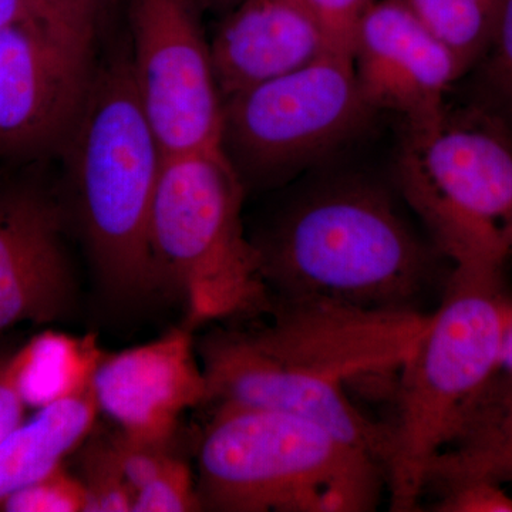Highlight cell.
<instances>
[{"label": "cell", "mask_w": 512, "mask_h": 512, "mask_svg": "<svg viewBox=\"0 0 512 512\" xmlns=\"http://www.w3.org/2000/svg\"><path fill=\"white\" fill-rule=\"evenodd\" d=\"M431 510L440 512H512V497L504 485L471 480L440 491Z\"/></svg>", "instance_id": "cell-25"}, {"label": "cell", "mask_w": 512, "mask_h": 512, "mask_svg": "<svg viewBox=\"0 0 512 512\" xmlns=\"http://www.w3.org/2000/svg\"><path fill=\"white\" fill-rule=\"evenodd\" d=\"M493 77L512 114V0L498 6L493 43Z\"/></svg>", "instance_id": "cell-27"}, {"label": "cell", "mask_w": 512, "mask_h": 512, "mask_svg": "<svg viewBox=\"0 0 512 512\" xmlns=\"http://www.w3.org/2000/svg\"><path fill=\"white\" fill-rule=\"evenodd\" d=\"M245 195L222 148L164 156L151 207V255L160 292L183 302L191 328L271 309L242 220Z\"/></svg>", "instance_id": "cell-5"}, {"label": "cell", "mask_w": 512, "mask_h": 512, "mask_svg": "<svg viewBox=\"0 0 512 512\" xmlns=\"http://www.w3.org/2000/svg\"><path fill=\"white\" fill-rule=\"evenodd\" d=\"M511 256H512V249H511Z\"/></svg>", "instance_id": "cell-32"}, {"label": "cell", "mask_w": 512, "mask_h": 512, "mask_svg": "<svg viewBox=\"0 0 512 512\" xmlns=\"http://www.w3.org/2000/svg\"><path fill=\"white\" fill-rule=\"evenodd\" d=\"M268 322L239 328L291 369L323 382L399 370L429 326L431 313L373 311L319 298L276 299Z\"/></svg>", "instance_id": "cell-10"}, {"label": "cell", "mask_w": 512, "mask_h": 512, "mask_svg": "<svg viewBox=\"0 0 512 512\" xmlns=\"http://www.w3.org/2000/svg\"><path fill=\"white\" fill-rule=\"evenodd\" d=\"M100 412L93 382L40 407L0 444V504L62 466L90 436Z\"/></svg>", "instance_id": "cell-17"}, {"label": "cell", "mask_w": 512, "mask_h": 512, "mask_svg": "<svg viewBox=\"0 0 512 512\" xmlns=\"http://www.w3.org/2000/svg\"><path fill=\"white\" fill-rule=\"evenodd\" d=\"M504 369L512 370V323L511 328L508 330L507 340H505V348L503 353V365Z\"/></svg>", "instance_id": "cell-30"}, {"label": "cell", "mask_w": 512, "mask_h": 512, "mask_svg": "<svg viewBox=\"0 0 512 512\" xmlns=\"http://www.w3.org/2000/svg\"><path fill=\"white\" fill-rule=\"evenodd\" d=\"M128 64L164 156L222 148L224 99L194 0H133Z\"/></svg>", "instance_id": "cell-8"}, {"label": "cell", "mask_w": 512, "mask_h": 512, "mask_svg": "<svg viewBox=\"0 0 512 512\" xmlns=\"http://www.w3.org/2000/svg\"><path fill=\"white\" fill-rule=\"evenodd\" d=\"M39 164L8 165L0 177V335L19 323L67 318L76 303L69 224Z\"/></svg>", "instance_id": "cell-11"}, {"label": "cell", "mask_w": 512, "mask_h": 512, "mask_svg": "<svg viewBox=\"0 0 512 512\" xmlns=\"http://www.w3.org/2000/svg\"><path fill=\"white\" fill-rule=\"evenodd\" d=\"M197 352L207 379V404L237 403L303 417L386 468L392 444L389 424L360 412L346 386L285 366L252 345L234 326L211 330L198 343Z\"/></svg>", "instance_id": "cell-12"}, {"label": "cell", "mask_w": 512, "mask_h": 512, "mask_svg": "<svg viewBox=\"0 0 512 512\" xmlns=\"http://www.w3.org/2000/svg\"><path fill=\"white\" fill-rule=\"evenodd\" d=\"M476 2L495 13V18H497L498 6H500L501 0H476Z\"/></svg>", "instance_id": "cell-31"}, {"label": "cell", "mask_w": 512, "mask_h": 512, "mask_svg": "<svg viewBox=\"0 0 512 512\" xmlns=\"http://www.w3.org/2000/svg\"><path fill=\"white\" fill-rule=\"evenodd\" d=\"M471 480L512 484V370L501 367L468 406L456 433L430 461L424 491Z\"/></svg>", "instance_id": "cell-16"}, {"label": "cell", "mask_w": 512, "mask_h": 512, "mask_svg": "<svg viewBox=\"0 0 512 512\" xmlns=\"http://www.w3.org/2000/svg\"><path fill=\"white\" fill-rule=\"evenodd\" d=\"M397 191L446 258L488 229L512 249V146L494 128L444 106L403 121Z\"/></svg>", "instance_id": "cell-7"}, {"label": "cell", "mask_w": 512, "mask_h": 512, "mask_svg": "<svg viewBox=\"0 0 512 512\" xmlns=\"http://www.w3.org/2000/svg\"><path fill=\"white\" fill-rule=\"evenodd\" d=\"M32 356V342L0 353V444L25 421L28 407L23 393V377Z\"/></svg>", "instance_id": "cell-23"}, {"label": "cell", "mask_w": 512, "mask_h": 512, "mask_svg": "<svg viewBox=\"0 0 512 512\" xmlns=\"http://www.w3.org/2000/svg\"><path fill=\"white\" fill-rule=\"evenodd\" d=\"M386 468L293 414L215 403L198 450L197 493L204 511L369 512L377 510Z\"/></svg>", "instance_id": "cell-4"}, {"label": "cell", "mask_w": 512, "mask_h": 512, "mask_svg": "<svg viewBox=\"0 0 512 512\" xmlns=\"http://www.w3.org/2000/svg\"><path fill=\"white\" fill-rule=\"evenodd\" d=\"M373 111L352 56L326 53L225 99L222 151L247 194L284 188L352 140Z\"/></svg>", "instance_id": "cell-6"}, {"label": "cell", "mask_w": 512, "mask_h": 512, "mask_svg": "<svg viewBox=\"0 0 512 512\" xmlns=\"http://www.w3.org/2000/svg\"><path fill=\"white\" fill-rule=\"evenodd\" d=\"M430 35L470 66L493 43L495 13L476 0H399Z\"/></svg>", "instance_id": "cell-19"}, {"label": "cell", "mask_w": 512, "mask_h": 512, "mask_svg": "<svg viewBox=\"0 0 512 512\" xmlns=\"http://www.w3.org/2000/svg\"><path fill=\"white\" fill-rule=\"evenodd\" d=\"M211 40L222 99L296 72L330 53L306 0H244Z\"/></svg>", "instance_id": "cell-15"}, {"label": "cell", "mask_w": 512, "mask_h": 512, "mask_svg": "<svg viewBox=\"0 0 512 512\" xmlns=\"http://www.w3.org/2000/svg\"><path fill=\"white\" fill-rule=\"evenodd\" d=\"M62 158L57 188L93 274L113 302L160 292L150 248V215L164 154L131 82L128 52L94 72Z\"/></svg>", "instance_id": "cell-2"}, {"label": "cell", "mask_w": 512, "mask_h": 512, "mask_svg": "<svg viewBox=\"0 0 512 512\" xmlns=\"http://www.w3.org/2000/svg\"><path fill=\"white\" fill-rule=\"evenodd\" d=\"M134 512L202 511L190 467L175 457L163 473L134 494Z\"/></svg>", "instance_id": "cell-22"}, {"label": "cell", "mask_w": 512, "mask_h": 512, "mask_svg": "<svg viewBox=\"0 0 512 512\" xmlns=\"http://www.w3.org/2000/svg\"><path fill=\"white\" fill-rule=\"evenodd\" d=\"M96 67L93 46L50 28H0V163L57 157L79 119Z\"/></svg>", "instance_id": "cell-9"}, {"label": "cell", "mask_w": 512, "mask_h": 512, "mask_svg": "<svg viewBox=\"0 0 512 512\" xmlns=\"http://www.w3.org/2000/svg\"><path fill=\"white\" fill-rule=\"evenodd\" d=\"M194 330L184 322L144 345L104 353L94 375L97 402L121 433L147 443H171L180 417L207 404Z\"/></svg>", "instance_id": "cell-13"}, {"label": "cell", "mask_w": 512, "mask_h": 512, "mask_svg": "<svg viewBox=\"0 0 512 512\" xmlns=\"http://www.w3.org/2000/svg\"><path fill=\"white\" fill-rule=\"evenodd\" d=\"M376 0H306L328 37L330 52L352 56L360 19Z\"/></svg>", "instance_id": "cell-24"}, {"label": "cell", "mask_w": 512, "mask_h": 512, "mask_svg": "<svg viewBox=\"0 0 512 512\" xmlns=\"http://www.w3.org/2000/svg\"><path fill=\"white\" fill-rule=\"evenodd\" d=\"M32 356L23 377L28 406L45 404L93 382L104 350L93 335L47 332L30 339Z\"/></svg>", "instance_id": "cell-18"}, {"label": "cell", "mask_w": 512, "mask_h": 512, "mask_svg": "<svg viewBox=\"0 0 512 512\" xmlns=\"http://www.w3.org/2000/svg\"><path fill=\"white\" fill-rule=\"evenodd\" d=\"M79 460V478L87 495L86 512L133 511V490L111 439L84 441Z\"/></svg>", "instance_id": "cell-20"}, {"label": "cell", "mask_w": 512, "mask_h": 512, "mask_svg": "<svg viewBox=\"0 0 512 512\" xmlns=\"http://www.w3.org/2000/svg\"><path fill=\"white\" fill-rule=\"evenodd\" d=\"M406 208L402 195L363 175L296 185L248 232L271 298L431 313L451 262Z\"/></svg>", "instance_id": "cell-1"}, {"label": "cell", "mask_w": 512, "mask_h": 512, "mask_svg": "<svg viewBox=\"0 0 512 512\" xmlns=\"http://www.w3.org/2000/svg\"><path fill=\"white\" fill-rule=\"evenodd\" d=\"M87 495L79 477L57 467L35 483L10 494L0 511L5 512H86Z\"/></svg>", "instance_id": "cell-21"}, {"label": "cell", "mask_w": 512, "mask_h": 512, "mask_svg": "<svg viewBox=\"0 0 512 512\" xmlns=\"http://www.w3.org/2000/svg\"><path fill=\"white\" fill-rule=\"evenodd\" d=\"M352 63L367 104L403 121L443 109L447 90L467 70L399 0H376L367 9L353 37Z\"/></svg>", "instance_id": "cell-14"}, {"label": "cell", "mask_w": 512, "mask_h": 512, "mask_svg": "<svg viewBox=\"0 0 512 512\" xmlns=\"http://www.w3.org/2000/svg\"><path fill=\"white\" fill-rule=\"evenodd\" d=\"M104 2L106 0H39L53 28L92 46Z\"/></svg>", "instance_id": "cell-26"}, {"label": "cell", "mask_w": 512, "mask_h": 512, "mask_svg": "<svg viewBox=\"0 0 512 512\" xmlns=\"http://www.w3.org/2000/svg\"><path fill=\"white\" fill-rule=\"evenodd\" d=\"M18 23H46L55 29L50 25L39 0H0V28Z\"/></svg>", "instance_id": "cell-28"}, {"label": "cell", "mask_w": 512, "mask_h": 512, "mask_svg": "<svg viewBox=\"0 0 512 512\" xmlns=\"http://www.w3.org/2000/svg\"><path fill=\"white\" fill-rule=\"evenodd\" d=\"M197 5L207 6V8L222 10V12H229L238 6L244 0H194Z\"/></svg>", "instance_id": "cell-29"}, {"label": "cell", "mask_w": 512, "mask_h": 512, "mask_svg": "<svg viewBox=\"0 0 512 512\" xmlns=\"http://www.w3.org/2000/svg\"><path fill=\"white\" fill-rule=\"evenodd\" d=\"M507 256L451 264L437 308L399 369L390 421V511L419 510L430 461L447 446L464 413L503 365L512 323Z\"/></svg>", "instance_id": "cell-3"}]
</instances>
